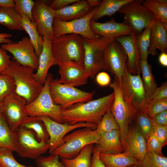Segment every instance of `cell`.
I'll list each match as a JSON object with an SVG mask.
<instances>
[{"label":"cell","instance_id":"obj_38","mask_svg":"<svg viewBox=\"0 0 167 167\" xmlns=\"http://www.w3.org/2000/svg\"><path fill=\"white\" fill-rule=\"evenodd\" d=\"M15 85L13 78L8 74H0V102H2L15 91Z\"/></svg>","mask_w":167,"mask_h":167},{"label":"cell","instance_id":"obj_44","mask_svg":"<svg viewBox=\"0 0 167 167\" xmlns=\"http://www.w3.org/2000/svg\"><path fill=\"white\" fill-rule=\"evenodd\" d=\"M163 147L161 143L152 135L146 140V152H151L159 156H164L162 152Z\"/></svg>","mask_w":167,"mask_h":167},{"label":"cell","instance_id":"obj_21","mask_svg":"<svg viewBox=\"0 0 167 167\" xmlns=\"http://www.w3.org/2000/svg\"><path fill=\"white\" fill-rule=\"evenodd\" d=\"M136 33L122 36L115 40L118 41L123 48L127 59L126 66L128 71L134 75L140 73V58L136 39Z\"/></svg>","mask_w":167,"mask_h":167},{"label":"cell","instance_id":"obj_45","mask_svg":"<svg viewBox=\"0 0 167 167\" xmlns=\"http://www.w3.org/2000/svg\"><path fill=\"white\" fill-rule=\"evenodd\" d=\"M152 135L161 143L163 147L165 146L167 144V126L159 125L154 123Z\"/></svg>","mask_w":167,"mask_h":167},{"label":"cell","instance_id":"obj_6","mask_svg":"<svg viewBox=\"0 0 167 167\" xmlns=\"http://www.w3.org/2000/svg\"><path fill=\"white\" fill-rule=\"evenodd\" d=\"M120 85L124 100L133 113L135 115L142 110L147 99L140 73L132 75L126 66Z\"/></svg>","mask_w":167,"mask_h":167},{"label":"cell","instance_id":"obj_54","mask_svg":"<svg viewBox=\"0 0 167 167\" xmlns=\"http://www.w3.org/2000/svg\"><path fill=\"white\" fill-rule=\"evenodd\" d=\"M14 0H0V7L14 8Z\"/></svg>","mask_w":167,"mask_h":167},{"label":"cell","instance_id":"obj_29","mask_svg":"<svg viewBox=\"0 0 167 167\" xmlns=\"http://www.w3.org/2000/svg\"><path fill=\"white\" fill-rule=\"evenodd\" d=\"M131 0H103L98 7L91 20L96 21L105 16H111Z\"/></svg>","mask_w":167,"mask_h":167},{"label":"cell","instance_id":"obj_43","mask_svg":"<svg viewBox=\"0 0 167 167\" xmlns=\"http://www.w3.org/2000/svg\"><path fill=\"white\" fill-rule=\"evenodd\" d=\"M37 167H65L62 162L59 160V157L50 154L44 156H41L36 159Z\"/></svg>","mask_w":167,"mask_h":167},{"label":"cell","instance_id":"obj_13","mask_svg":"<svg viewBox=\"0 0 167 167\" xmlns=\"http://www.w3.org/2000/svg\"><path fill=\"white\" fill-rule=\"evenodd\" d=\"M109 86L113 90L114 93V99L110 110L119 126L122 144L129 129V123L135 118V115L125 101L118 82L114 79Z\"/></svg>","mask_w":167,"mask_h":167},{"label":"cell","instance_id":"obj_32","mask_svg":"<svg viewBox=\"0 0 167 167\" xmlns=\"http://www.w3.org/2000/svg\"><path fill=\"white\" fill-rule=\"evenodd\" d=\"M15 133L9 126L2 113H0V148H6L15 152Z\"/></svg>","mask_w":167,"mask_h":167},{"label":"cell","instance_id":"obj_8","mask_svg":"<svg viewBox=\"0 0 167 167\" xmlns=\"http://www.w3.org/2000/svg\"><path fill=\"white\" fill-rule=\"evenodd\" d=\"M143 1L131 0L118 11L124 15L123 23L131 28L136 34L140 33L156 19L152 13L144 6Z\"/></svg>","mask_w":167,"mask_h":167},{"label":"cell","instance_id":"obj_4","mask_svg":"<svg viewBox=\"0 0 167 167\" xmlns=\"http://www.w3.org/2000/svg\"><path fill=\"white\" fill-rule=\"evenodd\" d=\"M81 128L65 136L63 143L50 154L58 156L61 159H72L86 146L97 143L100 135L96 130L88 127Z\"/></svg>","mask_w":167,"mask_h":167},{"label":"cell","instance_id":"obj_49","mask_svg":"<svg viewBox=\"0 0 167 167\" xmlns=\"http://www.w3.org/2000/svg\"><path fill=\"white\" fill-rule=\"evenodd\" d=\"M79 0H54L50 6V7L54 10L62 9L70 4H72Z\"/></svg>","mask_w":167,"mask_h":167},{"label":"cell","instance_id":"obj_17","mask_svg":"<svg viewBox=\"0 0 167 167\" xmlns=\"http://www.w3.org/2000/svg\"><path fill=\"white\" fill-rule=\"evenodd\" d=\"M32 15L39 35L46 39L53 40L54 38L53 30L54 10L44 1L36 0L32 9Z\"/></svg>","mask_w":167,"mask_h":167},{"label":"cell","instance_id":"obj_51","mask_svg":"<svg viewBox=\"0 0 167 167\" xmlns=\"http://www.w3.org/2000/svg\"><path fill=\"white\" fill-rule=\"evenodd\" d=\"M99 154V151L94 146L91 159V167H106L101 160Z\"/></svg>","mask_w":167,"mask_h":167},{"label":"cell","instance_id":"obj_55","mask_svg":"<svg viewBox=\"0 0 167 167\" xmlns=\"http://www.w3.org/2000/svg\"><path fill=\"white\" fill-rule=\"evenodd\" d=\"M87 1L89 5L93 8L98 6L102 1L100 0H87Z\"/></svg>","mask_w":167,"mask_h":167},{"label":"cell","instance_id":"obj_53","mask_svg":"<svg viewBox=\"0 0 167 167\" xmlns=\"http://www.w3.org/2000/svg\"><path fill=\"white\" fill-rule=\"evenodd\" d=\"M158 61L161 65L164 67L167 66V52H161L158 58Z\"/></svg>","mask_w":167,"mask_h":167},{"label":"cell","instance_id":"obj_28","mask_svg":"<svg viewBox=\"0 0 167 167\" xmlns=\"http://www.w3.org/2000/svg\"><path fill=\"white\" fill-rule=\"evenodd\" d=\"M22 25L29 36L37 56L40 55L43 48V41L42 37L37 31L36 22H32L25 15H21Z\"/></svg>","mask_w":167,"mask_h":167},{"label":"cell","instance_id":"obj_12","mask_svg":"<svg viewBox=\"0 0 167 167\" xmlns=\"http://www.w3.org/2000/svg\"><path fill=\"white\" fill-rule=\"evenodd\" d=\"M127 58L122 45L113 40L106 45L103 55V69L114 75V79L120 85L126 66Z\"/></svg>","mask_w":167,"mask_h":167},{"label":"cell","instance_id":"obj_24","mask_svg":"<svg viewBox=\"0 0 167 167\" xmlns=\"http://www.w3.org/2000/svg\"><path fill=\"white\" fill-rule=\"evenodd\" d=\"M93 9L87 0H79L70 6L54 10L55 18L63 21H69L84 16Z\"/></svg>","mask_w":167,"mask_h":167},{"label":"cell","instance_id":"obj_57","mask_svg":"<svg viewBox=\"0 0 167 167\" xmlns=\"http://www.w3.org/2000/svg\"><path fill=\"white\" fill-rule=\"evenodd\" d=\"M128 167H137L136 165H131Z\"/></svg>","mask_w":167,"mask_h":167},{"label":"cell","instance_id":"obj_40","mask_svg":"<svg viewBox=\"0 0 167 167\" xmlns=\"http://www.w3.org/2000/svg\"><path fill=\"white\" fill-rule=\"evenodd\" d=\"M167 109V99L161 100H147L143 109L152 118L157 114Z\"/></svg>","mask_w":167,"mask_h":167},{"label":"cell","instance_id":"obj_9","mask_svg":"<svg viewBox=\"0 0 167 167\" xmlns=\"http://www.w3.org/2000/svg\"><path fill=\"white\" fill-rule=\"evenodd\" d=\"M98 6L95 7L88 14L79 19L69 21H63L55 18L53 30L54 37L68 34L78 35L84 39H96L100 36L94 33L91 30L90 23Z\"/></svg>","mask_w":167,"mask_h":167},{"label":"cell","instance_id":"obj_19","mask_svg":"<svg viewBox=\"0 0 167 167\" xmlns=\"http://www.w3.org/2000/svg\"><path fill=\"white\" fill-rule=\"evenodd\" d=\"M90 25L91 30L95 34L113 40L135 33L128 25L124 23L116 22L114 18L105 23L91 20Z\"/></svg>","mask_w":167,"mask_h":167},{"label":"cell","instance_id":"obj_26","mask_svg":"<svg viewBox=\"0 0 167 167\" xmlns=\"http://www.w3.org/2000/svg\"><path fill=\"white\" fill-rule=\"evenodd\" d=\"M99 157L106 167H128L140 162L129 153L124 152L114 154L100 153Z\"/></svg>","mask_w":167,"mask_h":167},{"label":"cell","instance_id":"obj_48","mask_svg":"<svg viewBox=\"0 0 167 167\" xmlns=\"http://www.w3.org/2000/svg\"><path fill=\"white\" fill-rule=\"evenodd\" d=\"M95 80L99 86L102 87L109 85L111 82L110 77L109 75L105 72H99L96 75Z\"/></svg>","mask_w":167,"mask_h":167},{"label":"cell","instance_id":"obj_42","mask_svg":"<svg viewBox=\"0 0 167 167\" xmlns=\"http://www.w3.org/2000/svg\"><path fill=\"white\" fill-rule=\"evenodd\" d=\"M15 3L14 9L21 16L25 15L32 22L35 21L32 15V10L35 1L32 0H14Z\"/></svg>","mask_w":167,"mask_h":167},{"label":"cell","instance_id":"obj_15","mask_svg":"<svg viewBox=\"0 0 167 167\" xmlns=\"http://www.w3.org/2000/svg\"><path fill=\"white\" fill-rule=\"evenodd\" d=\"M1 47L10 53L21 65L37 70L38 57L29 38L24 36L19 41L2 44Z\"/></svg>","mask_w":167,"mask_h":167},{"label":"cell","instance_id":"obj_3","mask_svg":"<svg viewBox=\"0 0 167 167\" xmlns=\"http://www.w3.org/2000/svg\"><path fill=\"white\" fill-rule=\"evenodd\" d=\"M84 41L81 36L73 34L54 37L52 40V48L57 65L70 61L83 64Z\"/></svg>","mask_w":167,"mask_h":167},{"label":"cell","instance_id":"obj_31","mask_svg":"<svg viewBox=\"0 0 167 167\" xmlns=\"http://www.w3.org/2000/svg\"><path fill=\"white\" fill-rule=\"evenodd\" d=\"M94 145L92 144L86 146L73 158H61V161L65 167H91Z\"/></svg>","mask_w":167,"mask_h":167},{"label":"cell","instance_id":"obj_20","mask_svg":"<svg viewBox=\"0 0 167 167\" xmlns=\"http://www.w3.org/2000/svg\"><path fill=\"white\" fill-rule=\"evenodd\" d=\"M146 140L136 126L129 128L122 144L123 152L130 154L140 162L146 152Z\"/></svg>","mask_w":167,"mask_h":167},{"label":"cell","instance_id":"obj_30","mask_svg":"<svg viewBox=\"0 0 167 167\" xmlns=\"http://www.w3.org/2000/svg\"><path fill=\"white\" fill-rule=\"evenodd\" d=\"M20 126L32 131L38 140L48 142L49 137L45 126L38 116H27Z\"/></svg>","mask_w":167,"mask_h":167},{"label":"cell","instance_id":"obj_14","mask_svg":"<svg viewBox=\"0 0 167 167\" xmlns=\"http://www.w3.org/2000/svg\"><path fill=\"white\" fill-rule=\"evenodd\" d=\"M38 117L44 122L49 135L48 143L50 154L63 143L64 137L69 132L77 128L84 127L95 130L97 126L95 124L84 122L69 125L58 122L46 116Z\"/></svg>","mask_w":167,"mask_h":167},{"label":"cell","instance_id":"obj_50","mask_svg":"<svg viewBox=\"0 0 167 167\" xmlns=\"http://www.w3.org/2000/svg\"><path fill=\"white\" fill-rule=\"evenodd\" d=\"M153 123L156 125L167 126V110L160 113L152 118Z\"/></svg>","mask_w":167,"mask_h":167},{"label":"cell","instance_id":"obj_41","mask_svg":"<svg viewBox=\"0 0 167 167\" xmlns=\"http://www.w3.org/2000/svg\"><path fill=\"white\" fill-rule=\"evenodd\" d=\"M13 151L6 148H0V165L1 167H36L26 166L18 162L13 154Z\"/></svg>","mask_w":167,"mask_h":167},{"label":"cell","instance_id":"obj_11","mask_svg":"<svg viewBox=\"0 0 167 167\" xmlns=\"http://www.w3.org/2000/svg\"><path fill=\"white\" fill-rule=\"evenodd\" d=\"M15 132V152L20 157L36 159L49 150L48 142L37 140L32 130L20 126Z\"/></svg>","mask_w":167,"mask_h":167},{"label":"cell","instance_id":"obj_37","mask_svg":"<svg viewBox=\"0 0 167 167\" xmlns=\"http://www.w3.org/2000/svg\"><path fill=\"white\" fill-rule=\"evenodd\" d=\"M95 130L100 135L112 130L119 131V126L110 109L103 116Z\"/></svg>","mask_w":167,"mask_h":167},{"label":"cell","instance_id":"obj_36","mask_svg":"<svg viewBox=\"0 0 167 167\" xmlns=\"http://www.w3.org/2000/svg\"><path fill=\"white\" fill-rule=\"evenodd\" d=\"M135 118L136 127L147 140L152 135L154 123L152 118L143 110L137 111Z\"/></svg>","mask_w":167,"mask_h":167},{"label":"cell","instance_id":"obj_39","mask_svg":"<svg viewBox=\"0 0 167 167\" xmlns=\"http://www.w3.org/2000/svg\"><path fill=\"white\" fill-rule=\"evenodd\" d=\"M137 167H167V157L151 152H147L142 161Z\"/></svg>","mask_w":167,"mask_h":167},{"label":"cell","instance_id":"obj_27","mask_svg":"<svg viewBox=\"0 0 167 167\" xmlns=\"http://www.w3.org/2000/svg\"><path fill=\"white\" fill-rule=\"evenodd\" d=\"M0 24L10 30L24 31L22 17L14 8L0 7Z\"/></svg>","mask_w":167,"mask_h":167},{"label":"cell","instance_id":"obj_23","mask_svg":"<svg viewBox=\"0 0 167 167\" xmlns=\"http://www.w3.org/2000/svg\"><path fill=\"white\" fill-rule=\"evenodd\" d=\"M157 49L161 52H167V25L156 19L151 28L149 54L156 55Z\"/></svg>","mask_w":167,"mask_h":167},{"label":"cell","instance_id":"obj_1","mask_svg":"<svg viewBox=\"0 0 167 167\" xmlns=\"http://www.w3.org/2000/svg\"><path fill=\"white\" fill-rule=\"evenodd\" d=\"M114 99L113 92L97 99L76 103L62 109V117L64 123L72 125L84 122L97 125L110 109Z\"/></svg>","mask_w":167,"mask_h":167},{"label":"cell","instance_id":"obj_22","mask_svg":"<svg viewBox=\"0 0 167 167\" xmlns=\"http://www.w3.org/2000/svg\"><path fill=\"white\" fill-rule=\"evenodd\" d=\"M43 41L42 51L38 57V66L33 74L36 80L42 85L45 84L50 67L57 65L52 48V40L42 37Z\"/></svg>","mask_w":167,"mask_h":167},{"label":"cell","instance_id":"obj_47","mask_svg":"<svg viewBox=\"0 0 167 167\" xmlns=\"http://www.w3.org/2000/svg\"><path fill=\"white\" fill-rule=\"evenodd\" d=\"M11 62L7 51L0 46V74L8 66Z\"/></svg>","mask_w":167,"mask_h":167},{"label":"cell","instance_id":"obj_56","mask_svg":"<svg viewBox=\"0 0 167 167\" xmlns=\"http://www.w3.org/2000/svg\"><path fill=\"white\" fill-rule=\"evenodd\" d=\"M2 103L0 102V113H2Z\"/></svg>","mask_w":167,"mask_h":167},{"label":"cell","instance_id":"obj_5","mask_svg":"<svg viewBox=\"0 0 167 167\" xmlns=\"http://www.w3.org/2000/svg\"><path fill=\"white\" fill-rule=\"evenodd\" d=\"M53 75L48 73L42 90L33 101L27 104L25 110L29 116H46L58 122L63 123L62 108L54 102L50 94L49 83Z\"/></svg>","mask_w":167,"mask_h":167},{"label":"cell","instance_id":"obj_18","mask_svg":"<svg viewBox=\"0 0 167 167\" xmlns=\"http://www.w3.org/2000/svg\"><path fill=\"white\" fill-rule=\"evenodd\" d=\"M60 83L74 87L86 84L89 78L84 64L68 61L58 64Z\"/></svg>","mask_w":167,"mask_h":167},{"label":"cell","instance_id":"obj_46","mask_svg":"<svg viewBox=\"0 0 167 167\" xmlns=\"http://www.w3.org/2000/svg\"><path fill=\"white\" fill-rule=\"evenodd\" d=\"M167 99V83H163L161 86L157 87L148 100H161Z\"/></svg>","mask_w":167,"mask_h":167},{"label":"cell","instance_id":"obj_25","mask_svg":"<svg viewBox=\"0 0 167 167\" xmlns=\"http://www.w3.org/2000/svg\"><path fill=\"white\" fill-rule=\"evenodd\" d=\"M95 146L100 153L109 154L123 152L119 131L113 130L100 135Z\"/></svg>","mask_w":167,"mask_h":167},{"label":"cell","instance_id":"obj_2","mask_svg":"<svg viewBox=\"0 0 167 167\" xmlns=\"http://www.w3.org/2000/svg\"><path fill=\"white\" fill-rule=\"evenodd\" d=\"M34 70L21 65L13 58L8 66L2 72L13 78L15 85V92L26 100L27 104L36 98L43 88V85L34 78Z\"/></svg>","mask_w":167,"mask_h":167},{"label":"cell","instance_id":"obj_58","mask_svg":"<svg viewBox=\"0 0 167 167\" xmlns=\"http://www.w3.org/2000/svg\"><path fill=\"white\" fill-rule=\"evenodd\" d=\"M0 167H1V166H0Z\"/></svg>","mask_w":167,"mask_h":167},{"label":"cell","instance_id":"obj_59","mask_svg":"<svg viewBox=\"0 0 167 167\" xmlns=\"http://www.w3.org/2000/svg\"></svg>","mask_w":167,"mask_h":167},{"label":"cell","instance_id":"obj_10","mask_svg":"<svg viewBox=\"0 0 167 167\" xmlns=\"http://www.w3.org/2000/svg\"><path fill=\"white\" fill-rule=\"evenodd\" d=\"M113 40L103 36L93 40L84 39V65L89 77L93 79L103 69V55L108 43Z\"/></svg>","mask_w":167,"mask_h":167},{"label":"cell","instance_id":"obj_52","mask_svg":"<svg viewBox=\"0 0 167 167\" xmlns=\"http://www.w3.org/2000/svg\"><path fill=\"white\" fill-rule=\"evenodd\" d=\"M13 37L11 34L6 33H0V44L8 43L12 42L9 38Z\"/></svg>","mask_w":167,"mask_h":167},{"label":"cell","instance_id":"obj_7","mask_svg":"<svg viewBox=\"0 0 167 167\" xmlns=\"http://www.w3.org/2000/svg\"><path fill=\"white\" fill-rule=\"evenodd\" d=\"M49 89L54 102L60 106L62 109L76 103L92 100L94 93L85 92L75 87L60 83L58 79L53 78L49 82Z\"/></svg>","mask_w":167,"mask_h":167},{"label":"cell","instance_id":"obj_34","mask_svg":"<svg viewBox=\"0 0 167 167\" xmlns=\"http://www.w3.org/2000/svg\"><path fill=\"white\" fill-rule=\"evenodd\" d=\"M143 4L152 13L156 20L167 25V0H145Z\"/></svg>","mask_w":167,"mask_h":167},{"label":"cell","instance_id":"obj_35","mask_svg":"<svg viewBox=\"0 0 167 167\" xmlns=\"http://www.w3.org/2000/svg\"><path fill=\"white\" fill-rule=\"evenodd\" d=\"M156 19L140 33L136 35V41L141 59L147 60L149 55L148 50L150 43L152 27Z\"/></svg>","mask_w":167,"mask_h":167},{"label":"cell","instance_id":"obj_33","mask_svg":"<svg viewBox=\"0 0 167 167\" xmlns=\"http://www.w3.org/2000/svg\"><path fill=\"white\" fill-rule=\"evenodd\" d=\"M142 80L148 100L157 87L155 79L152 73L151 66L147 60L141 59L140 62Z\"/></svg>","mask_w":167,"mask_h":167},{"label":"cell","instance_id":"obj_16","mask_svg":"<svg viewBox=\"0 0 167 167\" xmlns=\"http://www.w3.org/2000/svg\"><path fill=\"white\" fill-rule=\"evenodd\" d=\"M2 103V113L10 128L15 132L27 116L26 101L15 91Z\"/></svg>","mask_w":167,"mask_h":167}]
</instances>
